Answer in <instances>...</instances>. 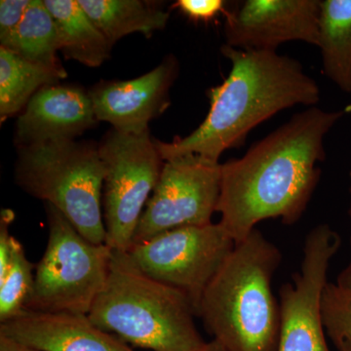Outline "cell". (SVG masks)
Returning a JSON list of instances; mask_svg holds the SVG:
<instances>
[{"label":"cell","instance_id":"cell-4","mask_svg":"<svg viewBox=\"0 0 351 351\" xmlns=\"http://www.w3.org/2000/svg\"><path fill=\"white\" fill-rule=\"evenodd\" d=\"M195 308L178 289L145 274L128 252L112 250L107 281L88 313L110 334L152 351H195L204 346Z\"/></svg>","mask_w":351,"mask_h":351},{"label":"cell","instance_id":"cell-18","mask_svg":"<svg viewBox=\"0 0 351 351\" xmlns=\"http://www.w3.org/2000/svg\"><path fill=\"white\" fill-rule=\"evenodd\" d=\"M68 73L44 68L0 47V121L24 110L39 90L56 84Z\"/></svg>","mask_w":351,"mask_h":351},{"label":"cell","instance_id":"cell-23","mask_svg":"<svg viewBox=\"0 0 351 351\" xmlns=\"http://www.w3.org/2000/svg\"><path fill=\"white\" fill-rule=\"evenodd\" d=\"M193 22L208 23L219 14L228 12L226 2L221 0H179L173 4Z\"/></svg>","mask_w":351,"mask_h":351},{"label":"cell","instance_id":"cell-25","mask_svg":"<svg viewBox=\"0 0 351 351\" xmlns=\"http://www.w3.org/2000/svg\"><path fill=\"white\" fill-rule=\"evenodd\" d=\"M0 351H41L0 334Z\"/></svg>","mask_w":351,"mask_h":351},{"label":"cell","instance_id":"cell-15","mask_svg":"<svg viewBox=\"0 0 351 351\" xmlns=\"http://www.w3.org/2000/svg\"><path fill=\"white\" fill-rule=\"evenodd\" d=\"M56 24L59 51L66 59L98 68L110 57L112 44L77 0H44Z\"/></svg>","mask_w":351,"mask_h":351},{"label":"cell","instance_id":"cell-28","mask_svg":"<svg viewBox=\"0 0 351 351\" xmlns=\"http://www.w3.org/2000/svg\"><path fill=\"white\" fill-rule=\"evenodd\" d=\"M334 343L338 351H351V346L346 341H337Z\"/></svg>","mask_w":351,"mask_h":351},{"label":"cell","instance_id":"cell-13","mask_svg":"<svg viewBox=\"0 0 351 351\" xmlns=\"http://www.w3.org/2000/svg\"><path fill=\"white\" fill-rule=\"evenodd\" d=\"M89 92L73 85H48L32 97L16 124L18 147L75 140L97 123Z\"/></svg>","mask_w":351,"mask_h":351},{"label":"cell","instance_id":"cell-6","mask_svg":"<svg viewBox=\"0 0 351 351\" xmlns=\"http://www.w3.org/2000/svg\"><path fill=\"white\" fill-rule=\"evenodd\" d=\"M45 207L47 246L25 311L88 315L107 281L112 249L89 241L56 208Z\"/></svg>","mask_w":351,"mask_h":351},{"label":"cell","instance_id":"cell-1","mask_svg":"<svg viewBox=\"0 0 351 351\" xmlns=\"http://www.w3.org/2000/svg\"><path fill=\"white\" fill-rule=\"evenodd\" d=\"M350 110L308 108L243 156L221 164L217 212L235 243L265 219L293 225L302 218L319 182V164L326 158L325 136Z\"/></svg>","mask_w":351,"mask_h":351},{"label":"cell","instance_id":"cell-26","mask_svg":"<svg viewBox=\"0 0 351 351\" xmlns=\"http://www.w3.org/2000/svg\"><path fill=\"white\" fill-rule=\"evenodd\" d=\"M348 214H350L351 219V188L350 204V209H348ZM337 285H338L341 290L345 291L346 293L351 295V261L350 265L339 274L338 279H337Z\"/></svg>","mask_w":351,"mask_h":351},{"label":"cell","instance_id":"cell-7","mask_svg":"<svg viewBox=\"0 0 351 351\" xmlns=\"http://www.w3.org/2000/svg\"><path fill=\"white\" fill-rule=\"evenodd\" d=\"M98 145L104 165L106 244L112 250L128 252L165 161L149 130L133 134L112 129Z\"/></svg>","mask_w":351,"mask_h":351},{"label":"cell","instance_id":"cell-22","mask_svg":"<svg viewBox=\"0 0 351 351\" xmlns=\"http://www.w3.org/2000/svg\"><path fill=\"white\" fill-rule=\"evenodd\" d=\"M32 0L0 1V43L6 48L15 36Z\"/></svg>","mask_w":351,"mask_h":351},{"label":"cell","instance_id":"cell-21","mask_svg":"<svg viewBox=\"0 0 351 351\" xmlns=\"http://www.w3.org/2000/svg\"><path fill=\"white\" fill-rule=\"evenodd\" d=\"M325 331L332 343L346 341L351 346V295L337 284L328 283L322 300Z\"/></svg>","mask_w":351,"mask_h":351},{"label":"cell","instance_id":"cell-10","mask_svg":"<svg viewBox=\"0 0 351 351\" xmlns=\"http://www.w3.org/2000/svg\"><path fill=\"white\" fill-rule=\"evenodd\" d=\"M341 239L327 223L304 240L301 267L280 289V332L277 351H330L325 338L322 300L328 269Z\"/></svg>","mask_w":351,"mask_h":351},{"label":"cell","instance_id":"cell-24","mask_svg":"<svg viewBox=\"0 0 351 351\" xmlns=\"http://www.w3.org/2000/svg\"><path fill=\"white\" fill-rule=\"evenodd\" d=\"M15 219L13 210L2 209L0 213V278L4 276L12 260L18 240L10 233V226Z\"/></svg>","mask_w":351,"mask_h":351},{"label":"cell","instance_id":"cell-17","mask_svg":"<svg viewBox=\"0 0 351 351\" xmlns=\"http://www.w3.org/2000/svg\"><path fill=\"white\" fill-rule=\"evenodd\" d=\"M323 75L351 93V0H321L319 43Z\"/></svg>","mask_w":351,"mask_h":351},{"label":"cell","instance_id":"cell-11","mask_svg":"<svg viewBox=\"0 0 351 351\" xmlns=\"http://www.w3.org/2000/svg\"><path fill=\"white\" fill-rule=\"evenodd\" d=\"M321 0H246L226 13V45L276 51L289 41L319 43Z\"/></svg>","mask_w":351,"mask_h":351},{"label":"cell","instance_id":"cell-14","mask_svg":"<svg viewBox=\"0 0 351 351\" xmlns=\"http://www.w3.org/2000/svg\"><path fill=\"white\" fill-rule=\"evenodd\" d=\"M0 334L41 351H134L86 314L24 311L0 323Z\"/></svg>","mask_w":351,"mask_h":351},{"label":"cell","instance_id":"cell-12","mask_svg":"<svg viewBox=\"0 0 351 351\" xmlns=\"http://www.w3.org/2000/svg\"><path fill=\"white\" fill-rule=\"evenodd\" d=\"M178 73L177 59L168 57L135 80L97 83L88 91L97 120L125 133L149 130V121L169 108L170 89Z\"/></svg>","mask_w":351,"mask_h":351},{"label":"cell","instance_id":"cell-19","mask_svg":"<svg viewBox=\"0 0 351 351\" xmlns=\"http://www.w3.org/2000/svg\"><path fill=\"white\" fill-rule=\"evenodd\" d=\"M4 49L31 63L68 73L57 56L59 43L54 18L41 0H32L15 36Z\"/></svg>","mask_w":351,"mask_h":351},{"label":"cell","instance_id":"cell-2","mask_svg":"<svg viewBox=\"0 0 351 351\" xmlns=\"http://www.w3.org/2000/svg\"><path fill=\"white\" fill-rule=\"evenodd\" d=\"M221 52L232 69L225 82L210 89L206 119L186 137L171 143L156 140L164 161L198 154L219 162L223 152L243 145L255 127L276 113L319 103L317 82L297 60L276 51L239 49L226 44Z\"/></svg>","mask_w":351,"mask_h":351},{"label":"cell","instance_id":"cell-20","mask_svg":"<svg viewBox=\"0 0 351 351\" xmlns=\"http://www.w3.org/2000/svg\"><path fill=\"white\" fill-rule=\"evenodd\" d=\"M34 267L18 241L10 265L0 278V323L13 319L25 311L34 287Z\"/></svg>","mask_w":351,"mask_h":351},{"label":"cell","instance_id":"cell-27","mask_svg":"<svg viewBox=\"0 0 351 351\" xmlns=\"http://www.w3.org/2000/svg\"><path fill=\"white\" fill-rule=\"evenodd\" d=\"M195 351H228L225 346L219 343L218 341L213 339V341L209 343H205L204 346H201L199 350Z\"/></svg>","mask_w":351,"mask_h":351},{"label":"cell","instance_id":"cell-5","mask_svg":"<svg viewBox=\"0 0 351 351\" xmlns=\"http://www.w3.org/2000/svg\"><path fill=\"white\" fill-rule=\"evenodd\" d=\"M15 181L27 195L56 208L83 237L106 243L99 145L71 140L19 147Z\"/></svg>","mask_w":351,"mask_h":351},{"label":"cell","instance_id":"cell-9","mask_svg":"<svg viewBox=\"0 0 351 351\" xmlns=\"http://www.w3.org/2000/svg\"><path fill=\"white\" fill-rule=\"evenodd\" d=\"M221 180V164L198 154L165 161L131 246L174 228L211 223L218 206Z\"/></svg>","mask_w":351,"mask_h":351},{"label":"cell","instance_id":"cell-8","mask_svg":"<svg viewBox=\"0 0 351 351\" xmlns=\"http://www.w3.org/2000/svg\"><path fill=\"white\" fill-rule=\"evenodd\" d=\"M235 246L221 223L182 226L133 245L128 253L145 274L184 293L196 316L205 290Z\"/></svg>","mask_w":351,"mask_h":351},{"label":"cell","instance_id":"cell-29","mask_svg":"<svg viewBox=\"0 0 351 351\" xmlns=\"http://www.w3.org/2000/svg\"><path fill=\"white\" fill-rule=\"evenodd\" d=\"M350 179H351V172H350Z\"/></svg>","mask_w":351,"mask_h":351},{"label":"cell","instance_id":"cell-3","mask_svg":"<svg viewBox=\"0 0 351 351\" xmlns=\"http://www.w3.org/2000/svg\"><path fill=\"white\" fill-rule=\"evenodd\" d=\"M281 252L258 230L235 243L205 290L197 316L228 351H277L280 307L272 279Z\"/></svg>","mask_w":351,"mask_h":351},{"label":"cell","instance_id":"cell-16","mask_svg":"<svg viewBox=\"0 0 351 351\" xmlns=\"http://www.w3.org/2000/svg\"><path fill=\"white\" fill-rule=\"evenodd\" d=\"M110 44L134 32L151 36L167 25L170 13L140 0H77Z\"/></svg>","mask_w":351,"mask_h":351}]
</instances>
